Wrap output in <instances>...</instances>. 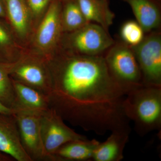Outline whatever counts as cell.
Instances as JSON below:
<instances>
[{"mask_svg":"<svg viewBox=\"0 0 161 161\" xmlns=\"http://www.w3.org/2000/svg\"><path fill=\"white\" fill-rule=\"evenodd\" d=\"M158 1H159V2H160V0H158Z\"/></svg>","mask_w":161,"mask_h":161,"instance_id":"cell-25","label":"cell"},{"mask_svg":"<svg viewBox=\"0 0 161 161\" xmlns=\"http://www.w3.org/2000/svg\"><path fill=\"white\" fill-rule=\"evenodd\" d=\"M13 159L11 157L0 151V161H12Z\"/></svg>","mask_w":161,"mask_h":161,"instance_id":"cell-24","label":"cell"},{"mask_svg":"<svg viewBox=\"0 0 161 161\" xmlns=\"http://www.w3.org/2000/svg\"><path fill=\"white\" fill-rule=\"evenodd\" d=\"M0 18L6 19V11L3 0H0Z\"/></svg>","mask_w":161,"mask_h":161,"instance_id":"cell-22","label":"cell"},{"mask_svg":"<svg viewBox=\"0 0 161 161\" xmlns=\"http://www.w3.org/2000/svg\"><path fill=\"white\" fill-rule=\"evenodd\" d=\"M88 23L98 24L107 31L113 24L115 15L111 10L108 0H76Z\"/></svg>","mask_w":161,"mask_h":161,"instance_id":"cell-15","label":"cell"},{"mask_svg":"<svg viewBox=\"0 0 161 161\" xmlns=\"http://www.w3.org/2000/svg\"><path fill=\"white\" fill-rule=\"evenodd\" d=\"M61 9L62 28L68 31L77 30L88 22L86 19L76 0H64Z\"/></svg>","mask_w":161,"mask_h":161,"instance_id":"cell-17","label":"cell"},{"mask_svg":"<svg viewBox=\"0 0 161 161\" xmlns=\"http://www.w3.org/2000/svg\"><path fill=\"white\" fill-rule=\"evenodd\" d=\"M6 19L21 36L27 34L29 27L30 10L27 0H3Z\"/></svg>","mask_w":161,"mask_h":161,"instance_id":"cell-16","label":"cell"},{"mask_svg":"<svg viewBox=\"0 0 161 161\" xmlns=\"http://www.w3.org/2000/svg\"><path fill=\"white\" fill-rule=\"evenodd\" d=\"M53 92L69 103L76 120L102 133L123 122L126 92L110 74L103 55L65 57L52 68Z\"/></svg>","mask_w":161,"mask_h":161,"instance_id":"cell-1","label":"cell"},{"mask_svg":"<svg viewBox=\"0 0 161 161\" xmlns=\"http://www.w3.org/2000/svg\"><path fill=\"white\" fill-rule=\"evenodd\" d=\"M132 8L136 21L145 33L159 30L161 25V5L158 0H122Z\"/></svg>","mask_w":161,"mask_h":161,"instance_id":"cell-12","label":"cell"},{"mask_svg":"<svg viewBox=\"0 0 161 161\" xmlns=\"http://www.w3.org/2000/svg\"><path fill=\"white\" fill-rule=\"evenodd\" d=\"M62 5L60 0H53L38 28L36 41L40 48L47 49L53 46L62 30Z\"/></svg>","mask_w":161,"mask_h":161,"instance_id":"cell-10","label":"cell"},{"mask_svg":"<svg viewBox=\"0 0 161 161\" xmlns=\"http://www.w3.org/2000/svg\"><path fill=\"white\" fill-rule=\"evenodd\" d=\"M41 132L44 149L52 161V156L64 144L73 141L87 139L75 132L64 123V120L51 108L41 116Z\"/></svg>","mask_w":161,"mask_h":161,"instance_id":"cell-6","label":"cell"},{"mask_svg":"<svg viewBox=\"0 0 161 161\" xmlns=\"http://www.w3.org/2000/svg\"><path fill=\"white\" fill-rule=\"evenodd\" d=\"M145 33L142 27L136 21H127L120 28L121 41L130 47L139 44L145 37Z\"/></svg>","mask_w":161,"mask_h":161,"instance_id":"cell-19","label":"cell"},{"mask_svg":"<svg viewBox=\"0 0 161 161\" xmlns=\"http://www.w3.org/2000/svg\"><path fill=\"white\" fill-rule=\"evenodd\" d=\"M0 18V62L10 63L9 50L12 40L9 28Z\"/></svg>","mask_w":161,"mask_h":161,"instance_id":"cell-20","label":"cell"},{"mask_svg":"<svg viewBox=\"0 0 161 161\" xmlns=\"http://www.w3.org/2000/svg\"><path fill=\"white\" fill-rule=\"evenodd\" d=\"M140 69L142 84L161 87V33H147L138 45L131 47Z\"/></svg>","mask_w":161,"mask_h":161,"instance_id":"cell-4","label":"cell"},{"mask_svg":"<svg viewBox=\"0 0 161 161\" xmlns=\"http://www.w3.org/2000/svg\"><path fill=\"white\" fill-rule=\"evenodd\" d=\"M12 65L11 63L0 62V103L14 111L15 95L10 76Z\"/></svg>","mask_w":161,"mask_h":161,"instance_id":"cell-18","label":"cell"},{"mask_svg":"<svg viewBox=\"0 0 161 161\" xmlns=\"http://www.w3.org/2000/svg\"><path fill=\"white\" fill-rule=\"evenodd\" d=\"M72 32L68 38L69 46L78 55H103L115 42L108 31L95 23H87Z\"/></svg>","mask_w":161,"mask_h":161,"instance_id":"cell-5","label":"cell"},{"mask_svg":"<svg viewBox=\"0 0 161 161\" xmlns=\"http://www.w3.org/2000/svg\"><path fill=\"white\" fill-rule=\"evenodd\" d=\"M100 142L96 139L69 142L60 147L52 156V161H92Z\"/></svg>","mask_w":161,"mask_h":161,"instance_id":"cell-13","label":"cell"},{"mask_svg":"<svg viewBox=\"0 0 161 161\" xmlns=\"http://www.w3.org/2000/svg\"><path fill=\"white\" fill-rule=\"evenodd\" d=\"M13 79L49 95L53 91L51 78L43 64L32 61L13 64L10 71Z\"/></svg>","mask_w":161,"mask_h":161,"instance_id":"cell-8","label":"cell"},{"mask_svg":"<svg viewBox=\"0 0 161 161\" xmlns=\"http://www.w3.org/2000/svg\"><path fill=\"white\" fill-rule=\"evenodd\" d=\"M122 107L141 137L155 130L161 132V87L142 84L132 87L126 93Z\"/></svg>","mask_w":161,"mask_h":161,"instance_id":"cell-2","label":"cell"},{"mask_svg":"<svg viewBox=\"0 0 161 161\" xmlns=\"http://www.w3.org/2000/svg\"><path fill=\"white\" fill-rule=\"evenodd\" d=\"M12 80L15 95L14 109L15 111H25L43 114L49 109L48 95L13 79H12Z\"/></svg>","mask_w":161,"mask_h":161,"instance_id":"cell-11","label":"cell"},{"mask_svg":"<svg viewBox=\"0 0 161 161\" xmlns=\"http://www.w3.org/2000/svg\"><path fill=\"white\" fill-rule=\"evenodd\" d=\"M0 151L18 161H32L22 146L14 113H0Z\"/></svg>","mask_w":161,"mask_h":161,"instance_id":"cell-9","label":"cell"},{"mask_svg":"<svg viewBox=\"0 0 161 161\" xmlns=\"http://www.w3.org/2000/svg\"><path fill=\"white\" fill-rule=\"evenodd\" d=\"M51 0H27L31 12L36 15L40 14L49 6Z\"/></svg>","mask_w":161,"mask_h":161,"instance_id":"cell-21","label":"cell"},{"mask_svg":"<svg viewBox=\"0 0 161 161\" xmlns=\"http://www.w3.org/2000/svg\"><path fill=\"white\" fill-rule=\"evenodd\" d=\"M103 57L110 74L126 93L132 87L142 84L135 55L131 47L123 41H115Z\"/></svg>","mask_w":161,"mask_h":161,"instance_id":"cell-3","label":"cell"},{"mask_svg":"<svg viewBox=\"0 0 161 161\" xmlns=\"http://www.w3.org/2000/svg\"><path fill=\"white\" fill-rule=\"evenodd\" d=\"M130 132H111L106 140L99 142L93 154L92 161H120L129 141Z\"/></svg>","mask_w":161,"mask_h":161,"instance_id":"cell-14","label":"cell"},{"mask_svg":"<svg viewBox=\"0 0 161 161\" xmlns=\"http://www.w3.org/2000/svg\"><path fill=\"white\" fill-rule=\"evenodd\" d=\"M41 114L25 111H16L14 113L22 146L32 161H50L41 135Z\"/></svg>","mask_w":161,"mask_h":161,"instance_id":"cell-7","label":"cell"},{"mask_svg":"<svg viewBox=\"0 0 161 161\" xmlns=\"http://www.w3.org/2000/svg\"><path fill=\"white\" fill-rule=\"evenodd\" d=\"M16 112V111L8 108L4 106L2 103H0V113H6V114H13Z\"/></svg>","mask_w":161,"mask_h":161,"instance_id":"cell-23","label":"cell"}]
</instances>
